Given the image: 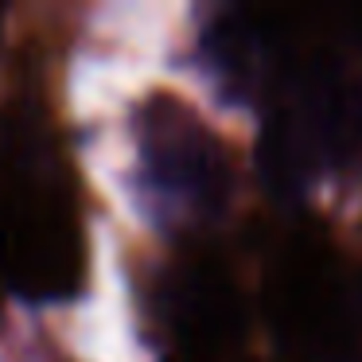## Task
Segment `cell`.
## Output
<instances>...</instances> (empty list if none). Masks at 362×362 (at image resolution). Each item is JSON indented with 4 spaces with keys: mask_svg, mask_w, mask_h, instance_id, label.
Masks as SVG:
<instances>
[{
    "mask_svg": "<svg viewBox=\"0 0 362 362\" xmlns=\"http://www.w3.org/2000/svg\"><path fill=\"white\" fill-rule=\"evenodd\" d=\"M362 141V90L331 66L281 78L269 113L265 160L281 187L308 183L346 160Z\"/></svg>",
    "mask_w": 362,
    "mask_h": 362,
    "instance_id": "cell-1",
    "label": "cell"
},
{
    "mask_svg": "<svg viewBox=\"0 0 362 362\" xmlns=\"http://www.w3.org/2000/svg\"><path fill=\"white\" fill-rule=\"evenodd\" d=\"M144 180L183 211H211L226 195V156L211 129L175 102H152L141 121Z\"/></svg>",
    "mask_w": 362,
    "mask_h": 362,
    "instance_id": "cell-2",
    "label": "cell"
}]
</instances>
